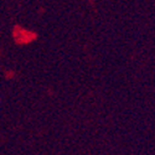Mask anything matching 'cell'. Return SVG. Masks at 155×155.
I'll use <instances>...</instances> for the list:
<instances>
[]
</instances>
